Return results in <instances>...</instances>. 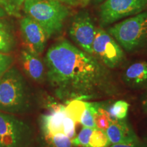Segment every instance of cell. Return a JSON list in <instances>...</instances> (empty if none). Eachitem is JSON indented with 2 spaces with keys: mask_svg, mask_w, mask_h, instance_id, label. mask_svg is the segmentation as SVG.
<instances>
[{
  "mask_svg": "<svg viewBox=\"0 0 147 147\" xmlns=\"http://www.w3.org/2000/svg\"><path fill=\"white\" fill-rule=\"evenodd\" d=\"M147 9V0H105L98 11L100 27L104 28Z\"/></svg>",
  "mask_w": 147,
  "mask_h": 147,
  "instance_id": "obj_7",
  "label": "cell"
},
{
  "mask_svg": "<svg viewBox=\"0 0 147 147\" xmlns=\"http://www.w3.org/2000/svg\"><path fill=\"white\" fill-rule=\"evenodd\" d=\"M47 81L64 104L73 100L89 102L122 93L111 69L66 39L58 40L45 57Z\"/></svg>",
  "mask_w": 147,
  "mask_h": 147,
  "instance_id": "obj_1",
  "label": "cell"
},
{
  "mask_svg": "<svg viewBox=\"0 0 147 147\" xmlns=\"http://www.w3.org/2000/svg\"><path fill=\"white\" fill-rule=\"evenodd\" d=\"M104 1H105V0H91V2L95 3V4H100Z\"/></svg>",
  "mask_w": 147,
  "mask_h": 147,
  "instance_id": "obj_26",
  "label": "cell"
},
{
  "mask_svg": "<svg viewBox=\"0 0 147 147\" xmlns=\"http://www.w3.org/2000/svg\"><path fill=\"white\" fill-rule=\"evenodd\" d=\"M106 133L111 144H129L140 140L127 118L112 120Z\"/></svg>",
  "mask_w": 147,
  "mask_h": 147,
  "instance_id": "obj_12",
  "label": "cell"
},
{
  "mask_svg": "<svg viewBox=\"0 0 147 147\" xmlns=\"http://www.w3.org/2000/svg\"><path fill=\"white\" fill-rule=\"evenodd\" d=\"M144 140H147V136L146 137V138H144Z\"/></svg>",
  "mask_w": 147,
  "mask_h": 147,
  "instance_id": "obj_27",
  "label": "cell"
},
{
  "mask_svg": "<svg viewBox=\"0 0 147 147\" xmlns=\"http://www.w3.org/2000/svg\"><path fill=\"white\" fill-rule=\"evenodd\" d=\"M109 147H147V140H140L137 142H134L129 144H111Z\"/></svg>",
  "mask_w": 147,
  "mask_h": 147,
  "instance_id": "obj_23",
  "label": "cell"
},
{
  "mask_svg": "<svg viewBox=\"0 0 147 147\" xmlns=\"http://www.w3.org/2000/svg\"><path fill=\"white\" fill-rule=\"evenodd\" d=\"M96 27L89 11L81 8L71 16L68 27L69 36L79 49L93 55Z\"/></svg>",
  "mask_w": 147,
  "mask_h": 147,
  "instance_id": "obj_8",
  "label": "cell"
},
{
  "mask_svg": "<svg viewBox=\"0 0 147 147\" xmlns=\"http://www.w3.org/2000/svg\"><path fill=\"white\" fill-rule=\"evenodd\" d=\"M40 144L42 147H75L71 140L63 133L53 135L40 134Z\"/></svg>",
  "mask_w": 147,
  "mask_h": 147,
  "instance_id": "obj_16",
  "label": "cell"
},
{
  "mask_svg": "<svg viewBox=\"0 0 147 147\" xmlns=\"http://www.w3.org/2000/svg\"><path fill=\"white\" fill-rule=\"evenodd\" d=\"M129 104L124 100H106L105 107L112 120H121L127 117Z\"/></svg>",
  "mask_w": 147,
  "mask_h": 147,
  "instance_id": "obj_15",
  "label": "cell"
},
{
  "mask_svg": "<svg viewBox=\"0 0 147 147\" xmlns=\"http://www.w3.org/2000/svg\"><path fill=\"white\" fill-rule=\"evenodd\" d=\"M93 129L83 127L78 134L73 139L71 143L75 147H88L89 146V139Z\"/></svg>",
  "mask_w": 147,
  "mask_h": 147,
  "instance_id": "obj_19",
  "label": "cell"
},
{
  "mask_svg": "<svg viewBox=\"0 0 147 147\" xmlns=\"http://www.w3.org/2000/svg\"><path fill=\"white\" fill-rule=\"evenodd\" d=\"M34 131L26 121L15 115L0 111V144L2 147H29Z\"/></svg>",
  "mask_w": 147,
  "mask_h": 147,
  "instance_id": "obj_5",
  "label": "cell"
},
{
  "mask_svg": "<svg viewBox=\"0 0 147 147\" xmlns=\"http://www.w3.org/2000/svg\"><path fill=\"white\" fill-rule=\"evenodd\" d=\"M107 32L129 54L147 56V10L108 27Z\"/></svg>",
  "mask_w": 147,
  "mask_h": 147,
  "instance_id": "obj_4",
  "label": "cell"
},
{
  "mask_svg": "<svg viewBox=\"0 0 147 147\" xmlns=\"http://www.w3.org/2000/svg\"><path fill=\"white\" fill-rule=\"evenodd\" d=\"M140 105L143 113L147 115V90L144 91L140 97Z\"/></svg>",
  "mask_w": 147,
  "mask_h": 147,
  "instance_id": "obj_24",
  "label": "cell"
},
{
  "mask_svg": "<svg viewBox=\"0 0 147 147\" xmlns=\"http://www.w3.org/2000/svg\"><path fill=\"white\" fill-rule=\"evenodd\" d=\"M80 123L83 127H90L92 129L97 128L94 122L93 114H92L91 110H90L89 106H88V102L87 108H86L85 110L82 114L81 119H80Z\"/></svg>",
  "mask_w": 147,
  "mask_h": 147,
  "instance_id": "obj_21",
  "label": "cell"
},
{
  "mask_svg": "<svg viewBox=\"0 0 147 147\" xmlns=\"http://www.w3.org/2000/svg\"><path fill=\"white\" fill-rule=\"evenodd\" d=\"M76 123L67 115L64 121L63 134L71 140L76 136Z\"/></svg>",
  "mask_w": 147,
  "mask_h": 147,
  "instance_id": "obj_22",
  "label": "cell"
},
{
  "mask_svg": "<svg viewBox=\"0 0 147 147\" xmlns=\"http://www.w3.org/2000/svg\"><path fill=\"white\" fill-rule=\"evenodd\" d=\"M121 80L126 87L133 90H147V61L139 60L126 66Z\"/></svg>",
  "mask_w": 147,
  "mask_h": 147,
  "instance_id": "obj_10",
  "label": "cell"
},
{
  "mask_svg": "<svg viewBox=\"0 0 147 147\" xmlns=\"http://www.w3.org/2000/svg\"><path fill=\"white\" fill-rule=\"evenodd\" d=\"M34 95L26 78L15 66H12L0 78V111L21 115L34 106Z\"/></svg>",
  "mask_w": 147,
  "mask_h": 147,
  "instance_id": "obj_2",
  "label": "cell"
},
{
  "mask_svg": "<svg viewBox=\"0 0 147 147\" xmlns=\"http://www.w3.org/2000/svg\"><path fill=\"white\" fill-rule=\"evenodd\" d=\"M19 62L24 74L33 81L42 84L47 80L45 62L38 55L23 49L19 55Z\"/></svg>",
  "mask_w": 147,
  "mask_h": 147,
  "instance_id": "obj_11",
  "label": "cell"
},
{
  "mask_svg": "<svg viewBox=\"0 0 147 147\" xmlns=\"http://www.w3.org/2000/svg\"><path fill=\"white\" fill-rule=\"evenodd\" d=\"M20 32L26 50L33 54L41 55L45 51L49 40L45 31L34 19L28 16L21 17Z\"/></svg>",
  "mask_w": 147,
  "mask_h": 147,
  "instance_id": "obj_9",
  "label": "cell"
},
{
  "mask_svg": "<svg viewBox=\"0 0 147 147\" xmlns=\"http://www.w3.org/2000/svg\"><path fill=\"white\" fill-rule=\"evenodd\" d=\"M111 145L107 134L104 130L93 129L88 147H109Z\"/></svg>",
  "mask_w": 147,
  "mask_h": 147,
  "instance_id": "obj_18",
  "label": "cell"
},
{
  "mask_svg": "<svg viewBox=\"0 0 147 147\" xmlns=\"http://www.w3.org/2000/svg\"><path fill=\"white\" fill-rule=\"evenodd\" d=\"M65 105V111L76 123H80L82 114L87 106V101L73 100L67 102Z\"/></svg>",
  "mask_w": 147,
  "mask_h": 147,
  "instance_id": "obj_17",
  "label": "cell"
},
{
  "mask_svg": "<svg viewBox=\"0 0 147 147\" xmlns=\"http://www.w3.org/2000/svg\"><path fill=\"white\" fill-rule=\"evenodd\" d=\"M23 10L45 31L49 39L62 32L70 7L57 0H24Z\"/></svg>",
  "mask_w": 147,
  "mask_h": 147,
  "instance_id": "obj_3",
  "label": "cell"
},
{
  "mask_svg": "<svg viewBox=\"0 0 147 147\" xmlns=\"http://www.w3.org/2000/svg\"><path fill=\"white\" fill-rule=\"evenodd\" d=\"M0 147H2V146H1V144H0Z\"/></svg>",
  "mask_w": 147,
  "mask_h": 147,
  "instance_id": "obj_28",
  "label": "cell"
},
{
  "mask_svg": "<svg viewBox=\"0 0 147 147\" xmlns=\"http://www.w3.org/2000/svg\"><path fill=\"white\" fill-rule=\"evenodd\" d=\"M14 61V57L12 55L0 52V78L5 71L12 67Z\"/></svg>",
  "mask_w": 147,
  "mask_h": 147,
  "instance_id": "obj_20",
  "label": "cell"
},
{
  "mask_svg": "<svg viewBox=\"0 0 147 147\" xmlns=\"http://www.w3.org/2000/svg\"><path fill=\"white\" fill-rule=\"evenodd\" d=\"M72 8H84L89 5L91 0H57ZM24 0H0V6L9 16L21 18Z\"/></svg>",
  "mask_w": 147,
  "mask_h": 147,
  "instance_id": "obj_13",
  "label": "cell"
},
{
  "mask_svg": "<svg viewBox=\"0 0 147 147\" xmlns=\"http://www.w3.org/2000/svg\"><path fill=\"white\" fill-rule=\"evenodd\" d=\"M17 46L13 27L5 19L0 18V52L10 54Z\"/></svg>",
  "mask_w": 147,
  "mask_h": 147,
  "instance_id": "obj_14",
  "label": "cell"
},
{
  "mask_svg": "<svg viewBox=\"0 0 147 147\" xmlns=\"http://www.w3.org/2000/svg\"><path fill=\"white\" fill-rule=\"evenodd\" d=\"M7 15L6 12H5V10L0 6V18H3L4 16Z\"/></svg>",
  "mask_w": 147,
  "mask_h": 147,
  "instance_id": "obj_25",
  "label": "cell"
},
{
  "mask_svg": "<svg viewBox=\"0 0 147 147\" xmlns=\"http://www.w3.org/2000/svg\"><path fill=\"white\" fill-rule=\"evenodd\" d=\"M93 55L111 70L124 67L127 61L125 51L106 30L96 27L93 43Z\"/></svg>",
  "mask_w": 147,
  "mask_h": 147,
  "instance_id": "obj_6",
  "label": "cell"
}]
</instances>
